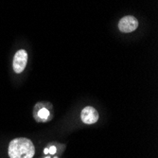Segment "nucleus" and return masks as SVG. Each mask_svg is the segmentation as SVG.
Listing matches in <instances>:
<instances>
[{"label": "nucleus", "instance_id": "1", "mask_svg": "<svg viewBox=\"0 0 158 158\" xmlns=\"http://www.w3.org/2000/svg\"><path fill=\"white\" fill-rule=\"evenodd\" d=\"M8 152L10 158H32L35 148L30 139L24 137L15 138L10 141Z\"/></svg>", "mask_w": 158, "mask_h": 158}, {"label": "nucleus", "instance_id": "6", "mask_svg": "<svg viewBox=\"0 0 158 158\" xmlns=\"http://www.w3.org/2000/svg\"><path fill=\"white\" fill-rule=\"evenodd\" d=\"M44 152L47 154V153H50V154H54L55 152H56V148L54 147V146H52V147H50L49 149H45V151H44Z\"/></svg>", "mask_w": 158, "mask_h": 158}, {"label": "nucleus", "instance_id": "2", "mask_svg": "<svg viewBox=\"0 0 158 158\" xmlns=\"http://www.w3.org/2000/svg\"><path fill=\"white\" fill-rule=\"evenodd\" d=\"M138 27V21L135 17L128 15L121 18L118 22V28L121 32L130 33L135 31Z\"/></svg>", "mask_w": 158, "mask_h": 158}, {"label": "nucleus", "instance_id": "5", "mask_svg": "<svg viewBox=\"0 0 158 158\" xmlns=\"http://www.w3.org/2000/svg\"><path fill=\"white\" fill-rule=\"evenodd\" d=\"M38 116L41 118H47L49 116V112L47 108H42L39 112H38Z\"/></svg>", "mask_w": 158, "mask_h": 158}, {"label": "nucleus", "instance_id": "3", "mask_svg": "<svg viewBox=\"0 0 158 158\" xmlns=\"http://www.w3.org/2000/svg\"><path fill=\"white\" fill-rule=\"evenodd\" d=\"M27 63V51L24 49L18 50L13 57L12 66H13L14 72H16L18 74L23 72L24 69L26 68Z\"/></svg>", "mask_w": 158, "mask_h": 158}, {"label": "nucleus", "instance_id": "7", "mask_svg": "<svg viewBox=\"0 0 158 158\" xmlns=\"http://www.w3.org/2000/svg\"><path fill=\"white\" fill-rule=\"evenodd\" d=\"M45 158H58L57 156H54V157H50V156H47V157H45Z\"/></svg>", "mask_w": 158, "mask_h": 158}, {"label": "nucleus", "instance_id": "4", "mask_svg": "<svg viewBox=\"0 0 158 158\" xmlns=\"http://www.w3.org/2000/svg\"><path fill=\"white\" fill-rule=\"evenodd\" d=\"M81 118L85 124H94L98 119V113L92 106H87L81 111Z\"/></svg>", "mask_w": 158, "mask_h": 158}]
</instances>
